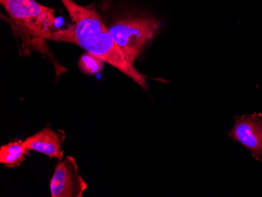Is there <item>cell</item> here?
Wrapping results in <instances>:
<instances>
[{
	"mask_svg": "<svg viewBox=\"0 0 262 197\" xmlns=\"http://www.w3.org/2000/svg\"><path fill=\"white\" fill-rule=\"evenodd\" d=\"M61 1L70 16L72 25L67 29L41 32L35 37L76 44L116 68L147 91L148 86L145 75L129 61L98 13L91 7L79 5L73 0Z\"/></svg>",
	"mask_w": 262,
	"mask_h": 197,
	"instance_id": "obj_1",
	"label": "cell"
},
{
	"mask_svg": "<svg viewBox=\"0 0 262 197\" xmlns=\"http://www.w3.org/2000/svg\"><path fill=\"white\" fill-rule=\"evenodd\" d=\"M160 27V22L154 17L137 16L120 19L108 28L117 45L135 64Z\"/></svg>",
	"mask_w": 262,
	"mask_h": 197,
	"instance_id": "obj_2",
	"label": "cell"
},
{
	"mask_svg": "<svg viewBox=\"0 0 262 197\" xmlns=\"http://www.w3.org/2000/svg\"><path fill=\"white\" fill-rule=\"evenodd\" d=\"M13 21L35 37L41 32L56 30V10L35 0H0Z\"/></svg>",
	"mask_w": 262,
	"mask_h": 197,
	"instance_id": "obj_3",
	"label": "cell"
},
{
	"mask_svg": "<svg viewBox=\"0 0 262 197\" xmlns=\"http://www.w3.org/2000/svg\"><path fill=\"white\" fill-rule=\"evenodd\" d=\"M50 188L52 197L82 196L88 184L79 174L74 157H67L57 163Z\"/></svg>",
	"mask_w": 262,
	"mask_h": 197,
	"instance_id": "obj_4",
	"label": "cell"
},
{
	"mask_svg": "<svg viewBox=\"0 0 262 197\" xmlns=\"http://www.w3.org/2000/svg\"><path fill=\"white\" fill-rule=\"evenodd\" d=\"M229 137L247 148L251 156L262 163V113H254L235 117Z\"/></svg>",
	"mask_w": 262,
	"mask_h": 197,
	"instance_id": "obj_5",
	"label": "cell"
},
{
	"mask_svg": "<svg viewBox=\"0 0 262 197\" xmlns=\"http://www.w3.org/2000/svg\"><path fill=\"white\" fill-rule=\"evenodd\" d=\"M63 142L64 137L62 134L56 132L50 126H47L23 141V145L28 151H35L51 158L61 160L64 156Z\"/></svg>",
	"mask_w": 262,
	"mask_h": 197,
	"instance_id": "obj_6",
	"label": "cell"
},
{
	"mask_svg": "<svg viewBox=\"0 0 262 197\" xmlns=\"http://www.w3.org/2000/svg\"><path fill=\"white\" fill-rule=\"evenodd\" d=\"M27 152L23 141H12L0 148V162L10 168L18 167L26 160Z\"/></svg>",
	"mask_w": 262,
	"mask_h": 197,
	"instance_id": "obj_7",
	"label": "cell"
},
{
	"mask_svg": "<svg viewBox=\"0 0 262 197\" xmlns=\"http://www.w3.org/2000/svg\"><path fill=\"white\" fill-rule=\"evenodd\" d=\"M104 63L105 61L104 60L91 53L86 52L79 58V68L85 74L94 75L102 70Z\"/></svg>",
	"mask_w": 262,
	"mask_h": 197,
	"instance_id": "obj_8",
	"label": "cell"
}]
</instances>
